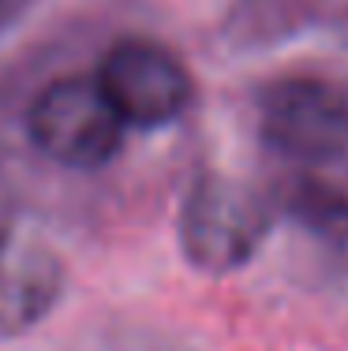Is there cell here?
Listing matches in <instances>:
<instances>
[{
    "label": "cell",
    "instance_id": "1",
    "mask_svg": "<svg viewBox=\"0 0 348 351\" xmlns=\"http://www.w3.org/2000/svg\"><path fill=\"white\" fill-rule=\"evenodd\" d=\"M273 228V202L236 176H198L180 198L176 239L192 269L229 277L262 250Z\"/></svg>",
    "mask_w": 348,
    "mask_h": 351
},
{
    "label": "cell",
    "instance_id": "2",
    "mask_svg": "<svg viewBox=\"0 0 348 351\" xmlns=\"http://www.w3.org/2000/svg\"><path fill=\"white\" fill-rule=\"evenodd\" d=\"M128 123L105 97L97 75L53 79L27 108V138L68 172H97L120 154Z\"/></svg>",
    "mask_w": 348,
    "mask_h": 351
},
{
    "label": "cell",
    "instance_id": "3",
    "mask_svg": "<svg viewBox=\"0 0 348 351\" xmlns=\"http://www.w3.org/2000/svg\"><path fill=\"white\" fill-rule=\"evenodd\" d=\"M97 82L120 120L135 131L169 128L195 101V79L187 64L165 41L143 34L116 38L105 49Z\"/></svg>",
    "mask_w": 348,
    "mask_h": 351
},
{
    "label": "cell",
    "instance_id": "4",
    "mask_svg": "<svg viewBox=\"0 0 348 351\" xmlns=\"http://www.w3.org/2000/svg\"><path fill=\"white\" fill-rule=\"evenodd\" d=\"M255 112L259 138L300 169L329 165L348 149V101L322 79L288 75L270 82L262 86Z\"/></svg>",
    "mask_w": 348,
    "mask_h": 351
},
{
    "label": "cell",
    "instance_id": "5",
    "mask_svg": "<svg viewBox=\"0 0 348 351\" xmlns=\"http://www.w3.org/2000/svg\"><path fill=\"white\" fill-rule=\"evenodd\" d=\"M64 295V262L34 232L0 228V337L30 332Z\"/></svg>",
    "mask_w": 348,
    "mask_h": 351
},
{
    "label": "cell",
    "instance_id": "6",
    "mask_svg": "<svg viewBox=\"0 0 348 351\" xmlns=\"http://www.w3.org/2000/svg\"><path fill=\"white\" fill-rule=\"evenodd\" d=\"M34 4L38 0H0V34H4L8 27H15Z\"/></svg>",
    "mask_w": 348,
    "mask_h": 351
}]
</instances>
